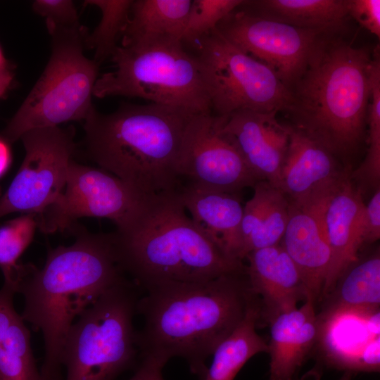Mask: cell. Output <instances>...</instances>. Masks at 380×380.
I'll return each instance as SVG.
<instances>
[{"mask_svg": "<svg viewBox=\"0 0 380 380\" xmlns=\"http://www.w3.org/2000/svg\"><path fill=\"white\" fill-rule=\"evenodd\" d=\"M132 0H88L85 5L98 7L101 13L99 25L92 33L88 34L86 48L94 50V60L99 63L110 58L115 48L118 39L128 19Z\"/></svg>", "mask_w": 380, "mask_h": 380, "instance_id": "obj_29", "label": "cell"}, {"mask_svg": "<svg viewBox=\"0 0 380 380\" xmlns=\"http://www.w3.org/2000/svg\"><path fill=\"white\" fill-rule=\"evenodd\" d=\"M15 293L6 285L0 289V380H42L30 331L14 306Z\"/></svg>", "mask_w": 380, "mask_h": 380, "instance_id": "obj_24", "label": "cell"}, {"mask_svg": "<svg viewBox=\"0 0 380 380\" xmlns=\"http://www.w3.org/2000/svg\"><path fill=\"white\" fill-rule=\"evenodd\" d=\"M8 70L7 62L0 48V75Z\"/></svg>", "mask_w": 380, "mask_h": 380, "instance_id": "obj_37", "label": "cell"}, {"mask_svg": "<svg viewBox=\"0 0 380 380\" xmlns=\"http://www.w3.org/2000/svg\"><path fill=\"white\" fill-rule=\"evenodd\" d=\"M323 311L338 309L379 310L380 253L378 248L361 256L341 274L324 298Z\"/></svg>", "mask_w": 380, "mask_h": 380, "instance_id": "obj_25", "label": "cell"}, {"mask_svg": "<svg viewBox=\"0 0 380 380\" xmlns=\"http://www.w3.org/2000/svg\"><path fill=\"white\" fill-rule=\"evenodd\" d=\"M216 28L240 49L271 68L288 89L304 70L318 39L326 33L263 18L240 6Z\"/></svg>", "mask_w": 380, "mask_h": 380, "instance_id": "obj_13", "label": "cell"}, {"mask_svg": "<svg viewBox=\"0 0 380 380\" xmlns=\"http://www.w3.org/2000/svg\"><path fill=\"white\" fill-rule=\"evenodd\" d=\"M260 319V304L258 298L238 327L215 349L213 362L203 380H234L251 357L268 352L267 342L256 332Z\"/></svg>", "mask_w": 380, "mask_h": 380, "instance_id": "obj_26", "label": "cell"}, {"mask_svg": "<svg viewBox=\"0 0 380 380\" xmlns=\"http://www.w3.org/2000/svg\"><path fill=\"white\" fill-rule=\"evenodd\" d=\"M363 237L365 246L372 244L380 237V187L372 194L363 211Z\"/></svg>", "mask_w": 380, "mask_h": 380, "instance_id": "obj_33", "label": "cell"}, {"mask_svg": "<svg viewBox=\"0 0 380 380\" xmlns=\"http://www.w3.org/2000/svg\"><path fill=\"white\" fill-rule=\"evenodd\" d=\"M280 245L298 270L309 298L316 303L322 299L331 250L319 220L310 208L290 201Z\"/></svg>", "mask_w": 380, "mask_h": 380, "instance_id": "obj_20", "label": "cell"}, {"mask_svg": "<svg viewBox=\"0 0 380 380\" xmlns=\"http://www.w3.org/2000/svg\"><path fill=\"white\" fill-rule=\"evenodd\" d=\"M123 181L102 170L71 160L63 191L39 214L37 227L45 233L70 228L80 217L112 220L118 232L132 227L146 211L151 200Z\"/></svg>", "mask_w": 380, "mask_h": 380, "instance_id": "obj_10", "label": "cell"}, {"mask_svg": "<svg viewBox=\"0 0 380 380\" xmlns=\"http://www.w3.org/2000/svg\"><path fill=\"white\" fill-rule=\"evenodd\" d=\"M139 298L126 279L103 293L72 324L63 353L65 380H114L139 353L133 319Z\"/></svg>", "mask_w": 380, "mask_h": 380, "instance_id": "obj_8", "label": "cell"}, {"mask_svg": "<svg viewBox=\"0 0 380 380\" xmlns=\"http://www.w3.org/2000/svg\"><path fill=\"white\" fill-rule=\"evenodd\" d=\"M353 373L350 372H345L343 375L339 380H351Z\"/></svg>", "mask_w": 380, "mask_h": 380, "instance_id": "obj_38", "label": "cell"}, {"mask_svg": "<svg viewBox=\"0 0 380 380\" xmlns=\"http://www.w3.org/2000/svg\"><path fill=\"white\" fill-rule=\"evenodd\" d=\"M277 113L246 110L235 112L222 117V130L236 144L258 178L279 188L289 132L288 125L277 120Z\"/></svg>", "mask_w": 380, "mask_h": 380, "instance_id": "obj_15", "label": "cell"}, {"mask_svg": "<svg viewBox=\"0 0 380 380\" xmlns=\"http://www.w3.org/2000/svg\"><path fill=\"white\" fill-rule=\"evenodd\" d=\"M32 10L45 19L46 27L80 25L77 8L70 0H35Z\"/></svg>", "mask_w": 380, "mask_h": 380, "instance_id": "obj_31", "label": "cell"}, {"mask_svg": "<svg viewBox=\"0 0 380 380\" xmlns=\"http://www.w3.org/2000/svg\"><path fill=\"white\" fill-rule=\"evenodd\" d=\"M243 0H193L182 43L188 44L210 32L220 22L239 7Z\"/></svg>", "mask_w": 380, "mask_h": 380, "instance_id": "obj_30", "label": "cell"}, {"mask_svg": "<svg viewBox=\"0 0 380 380\" xmlns=\"http://www.w3.org/2000/svg\"><path fill=\"white\" fill-rule=\"evenodd\" d=\"M0 194H1V188H0Z\"/></svg>", "mask_w": 380, "mask_h": 380, "instance_id": "obj_39", "label": "cell"}, {"mask_svg": "<svg viewBox=\"0 0 380 380\" xmlns=\"http://www.w3.org/2000/svg\"><path fill=\"white\" fill-rule=\"evenodd\" d=\"M124 274L113 234L82 230L72 245L50 248L42 269L25 265L15 291L24 298L23 319L43 335L42 380L63 379V349L76 318Z\"/></svg>", "mask_w": 380, "mask_h": 380, "instance_id": "obj_3", "label": "cell"}, {"mask_svg": "<svg viewBox=\"0 0 380 380\" xmlns=\"http://www.w3.org/2000/svg\"><path fill=\"white\" fill-rule=\"evenodd\" d=\"M371 92L367 114L366 156L350 172V177L362 194L380 187V52L379 44L373 49L370 68Z\"/></svg>", "mask_w": 380, "mask_h": 380, "instance_id": "obj_27", "label": "cell"}, {"mask_svg": "<svg viewBox=\"0 0 380 380\" xmlns=\"http://www.w3.org/2000/svg\"><path fill=\"white\" fill-rule=\"evenodd\" d=\"M320 36L283 111L290 125L329 151L348 170L365 141L373 51Z\"/></svg>", "mask_w": 380, "mask_h": 380, "instance_id": "obj_2", "label": "cell"}, {"mask_svg": "<svg viewBox=\"0 0 380 380\" xmlns=\"http://www.w3.org/2000/svg\"><path fill=\"white\" fill-rule=\"evenodd\" d=\"M184 45L201 66L213 114L227 117L246 110L279 113L286 109L289 91L274 71L217 28Z\"/></svg>", "mask_w": 380, "mask_h": 380, "instance_id": "obj_9", "label": "cell"}, {"mask_svg": "<svg viewBox=\"0 0 380 380\" xmlns=\"http://www.w3.org/2000/svg\"><path fill=\"white\" fill-rule=\"evenodd\" d=\"M347 172L321 196L301 204L310 208L323 228L331 250V261L322 298L334 289L341 274L355 262L363 246L362 194Z\"/></svg>", "mask_w": 380, "mask_h": 380, "instance_id": "obj_14", "label": "cell"}, {"mask_svg": "<svg viewBox=\"0 0 380 380\" xmlns=\"http://www.w3.org/2000/svg\"><path fill=\"white\" fill-rule=\"evenodd\" d=\"M177 195L154 196L128 230L113 233L119 265L146 291L203 281L245 268L224 255L187 216Z\"/></svg>", "mask_w": 380, "mask_h": 380, "instance_id": "obj_5", "label": "cell"}, {"mask_svg": "<svg viewBox=\"0 0 380 380\" xmlns=\"http://www.w3.org/2000/svg\"><path fill=\"white\" fill-rule=\"evenodd\" d=\"M253 188L241 222L244 259L252 251L279 244L289 216L290 201L279 188L264 180Z\"/></svg>", "mask_w": 380, "mask_h": 380, "instance_id": "obj_22", "label": "cell"}, {"mask_svg": "<svg viewBox=\"0 0 380 380\" xmlns=\"http://www.w3.org/2000/svg\"><path fill=\"white\" fill-rule=\"evenodd\" d=\"M165 362L152 357H142L134 374L129 380H163V367Z\"/></svg>", "mask_w": 380, "mask_h": 380, "instance_id": "obj_34", "label": "cell"}, {"mask_svg": "<svg viewBox=\"0 0 380 380\" xmlns=\"http://www.w3.org/2000/svg\"><path fill=\"white\" fill-rule=\"evenodd\" d=\"M348 0H243L239 6L257 15L298 28L345 32Z\"/></svg>", "mask_w": 380, "mask_h": 380, "instance_id": "obj_23", "label": "cell"}, {"mask_svg": "<svg viewBox=\"0 0 380 380\" xmlns=\"http://www.w3.org/2000/svg\"><path fill=\"white\" fill-rule=\"evenodd\" d=\"M191 0L132 1L120 46L182 42Z\"/></svg>", "mask_w": 380, "mask_h": 380, "instance_id": "obj_21", "label": "cell"}, {"mask_svg": "<svg viewBox=\"0 0 380 380\" xmlns=\"http://www.w3.org/2000/svg\"><path fill=\"white\" fill-rule=\"evenodd\" d=\"M46 27L51 39V56L4 131L10 142L32 129L84 120L94 107L91 99L99 63L84 53L88 34L85 27Z\"/></svg>", "mask_w": 380, "mask_h": 380, "instance_id": "obj_7", "label": "cell"}, {"mask_svg": "<svg viewBox=\"0 0 380 380\" xmlns=\"http://www.w3.org/2000/svg\"><path fill=\"white\" fill-rule=\"evenodd\" d=\"M11 160V151L6 141L0 138V177L8 170Z\"/></svg>", "mask_w": 380, "mask_h": 380, "instance_id": "obj_35", "label": "cell"}, {"mask_svg": "<svg viewBox=\"0 0 380 380\" xmlns=\"http://www.w3.org/2000/svg\"><path fill=\"white\" fill-rule=\"evenodd\" d=\"M196 114L153 103H125L109 114L93 107L84 120L87 155L145 197L175 192L184 136Z\"/></svg>", "mask_w": 380, "mask_h": 380, "instance_id": "obj_4", "label": "cell"}, {"mask_svg": "<svg viewBox=\"0 0 380 380\" xmlns=\"http://www.w3.org/2000/svg\"><path fill=\"white\" fill-rule=\"evenodd\" d=\"M315 305L308 298L301 307L281 313L269 322L268 380H299L298 373L318 341L319 322Z\"/></svg>", "mask_w": 380, "mask_h": 380, "instance_id": "obj_19", "label": "cell"}, {"mask_svg": "<svg viewBox=\"0 0 380 380\" xmlns=\"http://www.w3.org/2000/svg\"><path fill=\"white\" fill-rule=\"evenodd\" d=\"M289 141L279 188L289 201L308 203L350 171L325 147L287 124Z\"/></svg>", "mask_w": 380, "mask_h": 380, "instance_id": "obj_17", "label": "cell"}, {"mask_svg": "<svg viewBox=\"0 0 380 380\" xmlns=\"http://www.w3.org/2000/svg\"><path fill=\"white\" fill-rule=\"evenodd\" d=\"M72 127L32 129L20 138L23 161L0 199V218L13 213L39 214L64 190L68 170L76 148Z\"/></svg>", "mask_w": 380, "mask_h": 380, "instance_id": "obj_11", "label": "cell"}, {"mask_svg": "<svg viewBox=\"0 0 380 380\" xmlns=\"http://www.w3.org/2000/svg\"><path fill=\"white\" fill-rule=\"evenodd\" d=\"M13 80V75L9 70L0 75V98L6 92Z\"/></svg>", "mask_w": 380, "mask_h": 380, "instance_id": "obj_36", "label": "cell"}, {"mask_svg": "<svg viewBox=\"0 0 380 380\" xmlns=\"http://www.w3.org/2000/svg\"><path fill=\"white\" fill-rule=\"evenodd\" d=\"M177 172L186 184L239 195L260 181L222 130V117L212 113L196 114L187 125Z\"/></svg>", "mask_w": 380, "mask_h": 380, "instance_id": "obj_12", "label": "cell"}, {"mask_svg": "<svg viewBox=\"0 0 380 380\" xmlns=\"http://www.w3.org/2000/svg\"><path fill=\"white\" fill-rule=\"evenodd\" d=\"M137 301L144 326L137 333L141 357L167 362L181 357L203 380L205 360L243 319L258 298L244 269L197 282L171 283L146 291Z\"/></svg>", "mask_w": 380, "mask_h": 380, "instance_id": "obj_1", "label": "cell"}, {"mask_svg": "<svg viewBox=\"0 0 380 380\" xmlns=\"http://www.w3.org/2000/svg\"><path fill=\"white\" fill-rule=\"evenodd\" d=\"M37 227V214L34 213L11 220L0 227V268L4 285L15 292L25 270V265L18 264V260L32 242Z\"/></svg>", "mask_w": 380, "mask_h": 380, "instance_id": "obj_28", "label": "cell"}, {"mask_svg": "<svg viewBox=\"0 0 380 380\" xmlns=\"http://www.w3.org/2000/svg\"><path fill=\"white\" fill-rule=\"evenodd\" d=\"M348 15L380 39V0H348Z\"/></svg>", "mask_w": 380, "mask_h": 380, "instance_id": "obj_32", "label": "cell"}, {"mask_svg": "<svg viewBox=\"0 0 380 380\" xmlns=\"http://www.w3.org/2000/svg\"><path fill=\"white\" fill-rule=\"evenodd\" d=\"M177 195L198 229L229 258L243 262V207L239 194L182 183Z\"/></svg>", "mask_w": 380, "mask_h": 380, "instance_id": "obj_18", "label": "cell"}, {"mask_svg": "<svg viewBox=\"0 0 380 380\" xmlns=\"http://www.w3.org/2000/svg\"><path fill=\"white\" fill-rule=\"evenodd\" d=\"M113 70L99 76L93 96L139 97L194 113H212L201 66L182 42L118 45Z\"/></svg>", "mask_w": 380, "mask_h": 380, "instance_id": "obj_6", "label": "cell"}, {"mask_svg": "<svg viewBox=\"0 0 380 380\" xmlns=\"http://www.w3.org/2000/svg\"><path fill=\"white\" fill-rule=\"evenodd\" d=\"M246 272L260 304V325L310 298L296 265L279 244L248 253Z\"/></svg>", "mask_w": 380, "mask_h": 380, "instance_id": "obj_16", "label": "cell"}]
</instances>
